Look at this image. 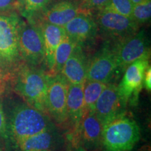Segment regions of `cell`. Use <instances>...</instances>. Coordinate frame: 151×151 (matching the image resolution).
Here are the masks:
<instances>
[{"mask_svg": "<svg viewBox=\"0 0 151 151\" xmlns=\"http://www.w3.org/2000/svg\"><path fill=\"white\" fill-rule=\"evenodd\" d=\"M5 111V110H4ZM8 139L14 144L48 128L54 127L51 118L46 113L24 102H16L5 111Z\"/></svg>", "mask_w": 151, "mask_h": 151, "instance_id": "1", "label": "cell"}, {"mask_svg": "<svg viewBox=\"0 0 151 151\" xmlns=\"http://www.w3.org/2000/svg\"><path fill=\"white\" fill-rule=\"evenodd\" d=\"M48 74L22 63L13 76L10 87L24 102L47 113L46 92Z\"/></svg>", "mask_w": 151, "mask_h": 151, "instance_id": "2", "label": "cell"}, {"mask_svg": "<svg viewBox=\"0 0 151 151\" xmlns=\"http://www.w3.org/2000/svg\"><path fill=\"white\" fill-rule=\"evenodd\" d=\"M22 17L17 11L0 14V68L10 82L24 63L18 46L19 29Z\"/></svg>", "mask_w": 151, "mask_h": 151, "instance_id": "3", "label": "cell"}, {"mask_svg": "<svg viewBox=\"0 0 151 151\" xmlns=\"http://www.w3.org/2000/svg\"><path fill=\"white\" fill-rule=\"evenodd\" d=\"M139 139L137 123L124 115H118L103 126L101 143L105 151H132Z\"/></svg>", "mask_w": 151, "mask_h": 151, "instance_id": "4", "label": "cell"}, {"mask_svg": "<svg viewBox=\"0 0 151 151\" xmlns=\"http://www.w3.org/2000/svg\"><path fill=\"white\" fill-rule=\"evenodd\" d=\"M18 46L20 58L24 64L36 68L46 65L44 42L39 24L22 18L19 29Z\"/></svg>", "mask_w": 151, "mask_h": 151, "instance_id": "5", "label": "cell"}, {"mask_svg": "<svg viewBox=\"0 0 151 151\" xmlns=\"http://www.w3.org/2000/svg\"><path fill=\"white\" fill-rule=\"evenodd\" d=\"M93 17L100 34L107 41L118 42L137 33L140 26L131 17L107 12L94 11Z\"/></svg>", "mask_w": 151, "mask_h": 151, "instance_id": "6", "label": "cell"}, {"mask_svg": "<svg viewBox=\"0 0 151 151\" xmlns=\"http://www.w3.org/2000/svg\"><path fill=\"white\" fill-rule=\"evenodd\" d=\"M118 69L124 71L132 62L144 58H150V50L145 30H139L134 35L113 42Z\"/></svg>", "mask_w": 151, "mask_h": 151, "instance_id": "7", "label": "cell"}, {"mask_svg": "<svg viewBox=\"0 0 151 151\" xmlns=\"http://www.w3.org/2000/svg\"><path fill=\"white\" fill-rule=\"evenodd\" d=\"M69 83L60 73L48 75L46 92L47 114L58 124L69 120L67 99Z\"/></svg>", "mask_w": 151, "mask_h": 151, "instance_id": "8", "label": "cell"}, {"mask_svg": "<svg viewBox=\"0 0 151 151\" xmlns=\"http://www.w3.org/2000/svg\"><path fill=\"white\" fill-rule=\"evenodd\" d=\"M118 69L113 42L106 41L88 61L86 81L109 83Z\"/></svg>", "mask_w": 151, "mask_h": 151, "instance_id": "9", "label": "cell"}, {"mask_svg": "<svg viewBox=\"0 0 151 151\" xmlns=\"http://www.w3.org/2000/svg\"><path fill=\"white\" fill-rule=\"evenodd\" d=\"M149 58H144L132 62L124 69L121 82L118 86L123 106L130 100L137 99L143 86L145 72L150 67Z\"/></svg>", "mask_w": 151, "mask_h": 151, "instance_id": "10", "label": "cell"}, {"mask_svg": "<svg viewBox=\"0 0 151 151\" xmlns=\"http://www.w3.org/2000/svg\"><path fill=\"white\" fill-rule=\"evenodd\" d=\"M82 11L76 0H53L29 21L64 27Z\"/></svg>", "mask_w": 151, "mask_h": 151, "instance_id": "11", "label": "cell"}, {"mask_svg": "<svg viewBox=\"0 0 151 151\" xmlns=\"http://www.w3.org/2000/svg\"><path fill=\"white\" fill-rule=\"evenodd\" d=\"M63 27L66 35L82 47L92 43L98 35L97 25L93 15L84 11H81Z\"/></svg>", "mask_w": 151, "mask_h": 151, "instance_id": "12", "label": "cell"}, {"mask_svg": "<svg viewBox=\"0 0 151 151\" xmlns=\"http://www.w3.org/2000/svg\"><path fill=\"white\" fill-rule=\"evenodd\" d=\"M122 106L118 86L108 83L98 98L94 113L104 126L106 122L120 114Z\"/></svg>", "mask_w": 151, "mask_h": 151, "instance_id": "13", "label": "cell"}, {"mask_svg": "<svg viewBox=\"0 0 151 151\" xmlns=\"http://www.w3.org/2000/svg\"><path fill=\"white\" fill-rule=\"evenodd\" d=\"M88 61L83 47L76 45L60 73L69 84L84 83L86 81Z\"/></svg>", "mask_w": 151, "mask_h": 151, "instance_id": "14", "label": "cell"}, {"mask_svg": "<svg viewBox=\"0 0 151 151\" xmlns=\"http://www.w3.org/2000/svg\"><path fill=\"white\" fill-rule=\"evenodd\" d=\"M60 141V134L54 127L17 141L13 145L18 151H39L50 150Z\"/></svg>", "mask_w": 151, "mask_h": 151, "instance_id": "15", "label": "cell"}, {"mask_svg": "<svg viewBox=\"0 0 151 151\" xmlns=\"http://www.w3.org/2000/svg\"><path fill=\"white\" fill-rule=\"evenodd\" d=\"M37 24H39L42 32L46 56L45 60L46 66L48 69L49 75L53 67L54 57L56 49L61 43L62 39L65 38L66 33L63 27L45 22Z\"/></svg>", "mask_w": 151, "mask_h": 151, "instance_id": "16", "label": "cell"}, {"mask_svg": "<svg viewBox=\"0 0 151 151\" xmlns=\"http://www.w3.org/2000/svg\"><path fill=\"white\" fill-rule=\"evenodd\" d=\"M84 83L69 84L67 108L68 118L75 127H78L85 114L83 97Z\"/></svg>", "mask_w": 151, "mask_h": 151, "instance_id": "17", "label": "cell"}, {"mask_svg": "<svg viewBox=\"0 0 151 151\" xmlns=\"http://www.w3.org/2000/svg\"><path fill=\"white\" fill-rule=\"evenodd\" d=\"M81 134L87 147L93 148L101 143L103 124L94 112H86L81 120Z\"/></svg>", "mask_w": 151, "mask_h": 151, "instance_id": "18", "label": "cell"}, {"mask_svg": "<svg viewBox=\"0 0 151 151\" xmlns=\"http://www.w3.org/2000/svg\"><path fill=\"white\" fill-rule=\"evenodd\" d=\"M76 45L74 41L69 39L67 35L65 36L56 49L53 67L49 75H56L61 72L64 65Z\"/></svg>", "mask_w": 151, "mask_h": 151, "instance_id": "19", "label": "cell"}, {"mask_svg": "<svg viewBox=\"0 0 151 151\" xmlns=\"http://www.w3.org/2000/svg\"><path fill=\"white\" fill-rule=\"evenodd\" d=\"M107 84L94 81H86L83 86L85 113L94 112L98 98L105 89Z\"/></svg>", "mask_w": 151, "mask_h": 151, "instance_id": "20", "label": "cell"}, {"mask_svg": "<svg viewBox=\"0 0 151 151\" xmlns=\"http://www.w3.org/2000/svg\"><path fill=\"white\" fill-rule=\"evenodd\" d=\"M52 0H25L19 14L27 20L34 18L41 10L48 5Z\"/></svg>", "mask_w": 151, "mask_h": 151, "instance_id": "21", "label": "cell"}, {"mask_svg": "<svg viewBox=\"0 0 151 151\" xmlns=\"http://www.w3.org/2000/svg\"><path fill=\"white\" fill-rule=\"evenodd\" d=\"M131 18L140 27L148 23L151 18V0H144L134 5Z\"/></svg>", "mask_w": 151, "mask_h": 151, "instance_id": "22", "label": "cell"}, {"mask_svg": "<svg viewBox=\"0 0 151 151\" xmlns=\"http://www.w3.org/2000/svg\"><path fill=\"white\" fill-rule=\"evenodd\" d=\"M134 5V4L132 2L131 0H109L103 8L99 11L131 17Z\"/></svg>", "mask_w": 151, "mask_h": 151, "instance_id": "23", "label": "cell"}, {"mask_svg": "<svg viewBox=\"0 0 151 151\" xmlns=\"http://www.w3.org/2000/svg\"><path fill=\"white\" fill-rule=\"evenodd\" d=\"M109 1V0H80L79 6L82 11L92 13L99 11Z\"/></svg>", "mask_w": 151, "mask_h": 151, "instance_id": "24", "label": "cell"}, {"mask_svg": "<svg viewBox=\"0 0 151 151\" xmlns=\"http://www.w3.org/2000/svg\"><path fill=\"white\" fill-rule=\"evenodd\" d=\"M8 140V129L5 111L0 99V141Z\"/></svg>", "mask_w": 151, "mask_h": 151, "instance_id": "25", "label": "cell"}, {"mask_svg": "<svg viewBox=\"0 0 151 151\" xmlns=\"http://www.w3.org/2000/svg\"><path fill=\"white\" fill-rule=\"evenodd\" d=\"M14 11H17L16 0H0V14Z\"/></svg>", "mask_w": 151, "mask_h": 151, "instance_id": "26", "label": "cell"}, {"mask_svg": "<svg viewBox=\"0 0 151 151\" xmlns=\"http://www.w3.org/2000/svg\"><path fill=\"white\" fill-rule=\"evenodd\" d=\"M9 88V82L6 76L0 68V96H2Z\"/></svg>", "mask_w": 151, "mask_h": 151, "instance_id": "27", "label": "cell"}, {"mask_svg": "<svg viewBox=\"0 0 151 151\" xmlns=\"http://www.w3.org/2000/svg\"><path fill=\"white\" fill-rule=\"evenodd\" d=\"M143 82H144V86L146 87V90L148 91H150L151 89V69L149 67L145 72L144 78H143Z\"/></svg>", "mask_w": 151, "mask_h": 151, "instance_id": "28", "label": "cell"}, {"mask_svg": "<svg viewBox=\"0 0 151 151\" xmlns=\"http://www.w3.org/2000/svg\"><path fill=\"white\" fill-rule=\"evenodd\" d=\"M25 0H16V8H17V11H18L21 9L22 7V6L24 4V2Z\"/></svg>", "mask_w": 151, "mask_h": 151, "instance_id": "29", "label": "cell"}, {"mask_svg": "<svg viewBox=\"0 0 151 151\" xmlns=\"http://www.w3.org/2000/svg\"><path fill=\"white\" fill-rule=\"evenodd\" d=\"M3 141H0V151H8L5 144L2 142Z\"/></svg>", "mask_w": 151, "mask_h": 151, "instance_id": "30", "label": "cell"}, {"mask_svg": "<svg viewBox=\"0 0 151 151\" xmlns=\"http://www.w3.org/2000/svg\"><path fill=\"white\" fill-rule=\"evenodd\" d=\"M143 1H144V0H131V1L134 4H137L142 2Z\"/></svg>", "mask_w": 151, "mask_h": 151, "instance_id": "31", "label": "cell"}, {"mask_svg": "<svg viewBox=\"0 0 151 151\" xmlns=\"http://www.w3.org/2000/svg\"><path fill=\"white\" fill-rule=\"evenodd\" d=\"M39 151H50V150H39Z\"/></svg>", "mask_w": 151, "mask_h": 151, "instance_id": "32", "label": "cell"}]
</instances>
